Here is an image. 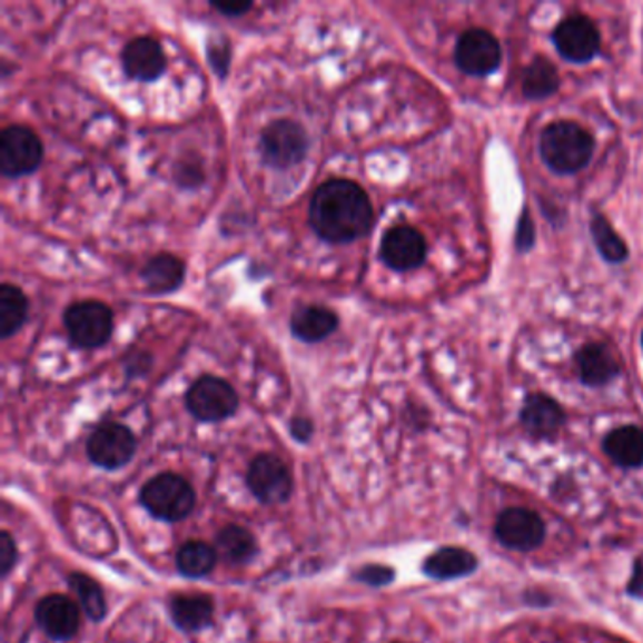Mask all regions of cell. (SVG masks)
I'll return each instance as SVG.
<instances>
[{"mask_svg": "<svg viewBox=\"0 0 643 643\" xmlns=\"http://www.w3.org/2000/svg\"><path fill=\"white\" fill-rule=\"evenodd\" d=\"M219 553L216 545L202 540H189L176 551V566L187 580H202L216 570Z\"/></svg>", "mask_w": 643, "mask_h": 643, "instance_id": "obj_24", "label": "cell"}, {"mask_svg": "<svg viewBox=\"0 0 643 643\" xmlns=\"http://www.w3.org/2000/svg\"><path fill=\"white\" fill-rule=\"evenodd\" d=\"M251 495L265 506H281L295 489L291 468L273 453H260L251 461L246 476Z\"/></svg>", "mask_w": 643, "mask_h": 643, "instance_id": "obj_8", "label": "cell"}, {"mask_svg": "<svg viewBox=\"0 0 643 643\" xmlns=\"http://www.w3.org/2000/svg\"><path fill=\"white\" fill-rule=\"evenodd\" d=\"M149 366H151V357L146 355V353L135 352L130 359L125 360V370H127L130 378L148 374Z\"/></svg>", "mask_w": 643, "mask_h": 643, "instance_id": "obj_35", "label": "cell"}, {"mask_svg": "<svg viewBox=\"0 0 643 643\" xmlns=\"http://www.w3.org/2000/svg\"><path fill=\"white\" fill-rule=\"evenodd\" d=\"M558 83H561V80H558L555 65L547 61L545 57H536L526 67L521 86H523V95H525L526 99L542 100L557 93Z\"/></svg>", "mask_w": 643, "mask_h": 643, "instance_id": "obj_27", "label": "cell"}, {"mask_svg": "<svg viewBox=\"0 0 643 643\" xmlns=\"http://www.w3.org/2000/svg\"><path fill=\"white\" fill-rule=\"evenodd\" d=\"M602 447L607 458L621 468L643 466V428L636 425H625L607 433Z\"/></svg>", "mask_w": 643, "mask_h": 643, "instance_id": "obj_23", "label": "cell"}, {"mask_svg": "<svg viewBox=\"0 0 643 643\" xmlns=\"http://www.w3.org/2000/svg\"><path fill=\"white\" fill-rule=\"evenodd\" d=\"M580 379L587 387H604L617 378L621 365L612 347L601 342L587 344L575 355Z\"/></svg>", "mask_w": 643, "mask_h": 643, "instance_id": "obj_18", "label": "cell"}, {"mask_svg": "<svg viewBox=\"0 0 643 643\" xmlns=\"http://www.w3.org/2000/svg\"><path fill=\"white\" fill-rule=\"evenodd\" d=\"M558 53L570 62H588L601 50V32L591 19L575 13L553 32Z\"/></svg>", "mask_w": 643, "mask_h": 643, "instance_id": "obj_14", "label": "cell"}, {"mask_svg": "<svg viewBox=\"0 0 643 643\" xmlns=\"http://www.w3.org/2000/svg\"><path fill=\"white\" fill-rule=\"evenodd\" d=\"M208 62L221 80L227 78L230 69V43L227 38H214L208 43Z\"/></svg>", "mask_w": 643, "mask_h": 643, "instance_id": "obj_31", "label": "cell"}, {"mask_svg": "<svg viewBox=\"0 0 643 643\" xmlns=\"http://www.w3.org/2000/svg\"><path fill=\"white\" fill-rule=\"evenodd\" d=\"M395 570L385 564H365L357 572H353L355 582L365 583L368 587H387L395 582Z\"/></svg>", "mask_w": 643, "mask_h": 643, "instance_id": "obj_30", "label": "cell"}, {"mask_svg": "<svg viewBox=\"0 0 643 643\" xmlns=\"http://www.w3.org/2000/svg\"><path fill=\"white\" fill-rule=\"evenodd\" d=\"M62 322L70 342L80 349H99L112 338V309L100 300L70 304L65 309Z\"/></svg>", "mask_w": 643, "mask_h": 643, "instance_id": "obj_4", "label": "cell"}, {"mask_svg": "<svg viewBox=\"0 0 643 643\" xmlns=\"http://www.w3.org/2000/svg\"><path fill=\"white\" fill-rule=\"evenodd\" d=\"M642 347H643V335H642Z\"/></svg>", "mask_w": 643, "mask_h": 643, "instance_id": "obj_38", "label": "cell"}, {"mask_svg": "<svg viewBox=\"0 0 643 643\" xmlns=\"http://www.w3.org/2000/svg\"><path fill=\"white\" fill-rule=\"evenodd\" d=\"M29 316V300L18 285L2 284L0 287V336L10 338L23 327Z\"/></svg>", "mask_w": 643, "mask_h": 643, "instance_id": "obj_26", "label": "cell"}, {"mask_svg": "<svg viewBox=\"0 0 643 643\" xmlns=\"http://www.w3.org/2000/svg\"><path fill=\"white\" fill-rule=\"evenodd\" d=\"M393 643H403V642H393Z\"/></svg>", "mask_w": 643, "mask_h": 643, "instance_id": "obj_39", "label": "cell"}, {"mask_svg": "<svg viewBox=\"0 0 643 643\" xmlns=\"http://www.w3.org/2000/svg\"><path fill=\"white\" fill-rule=\"evenodd\" d=\"M174 181L181 189H197L205 184V168L197 159H181L174 167Z\"/></svg>", "mask_w": 643, "mask_h": 643, "instance_id": "obj_29", "label": "cell"}, {"mask_svg": "<svg viewBox=\"0 0 643 643\" xmlns=\"http://www.w3.org/2000/svg\"><path fill=\"white\" fill-rule=\"evenodd\" d=\"M121 67L130 80L151 83L165 75L167 56L161 43L149 37H138L130 40L121 53Z\"/></svg>", "mask_w": 643, "mask_h": 643, "instance_id": "obj_15", "label": "cell"}, {"mask_svg": "<svg viewBox=\"0 0 643 643\" xmlns=\"http://www.w3.org/2000/svg\"><path fill=\"white\" fill-rule=\"evenodd\" d=\"M593 137L574 121L547 125L540 137V155L553 172H580L593 159Z\"/></svg>", "mask_w": 643, "mask_h": 643, "instance_id": "obj_2", "label": "cell"}, {"mask_svg": "<svg viewBox=\"0 0 643 643\" xmlns=\"http://www.w3.org/2000/svg\"><path fill=\"white\" fill-rule=\"evenodd\" d=\"M137 436L118 421H106L87 438V458L102 471H121L137 455Z\"/></svg>", "mask_w": 643, "mask_h": 643, "instance_id": "obj_7", "label": "cell"}, {"mask_svg": "<svg viewBox=\"0 0 643 643\" xmlns=\"http://www.w3.org/2000/svg\"><path fill=\"white\" fill-rule=\"evenodd\" d=\"M43 159V146L34 130L10 125L0 135V170L8 178L32 174Z\"/></svg>", "mask_w": 643, "mask_h": 643, "instance_id": "obj_9", "label": "cell"}, {"mask_svg": "<svg viewBox=\"0 0 643 643\" xmlns=\"http://www.w3.org/2000/svg\"><path fill=\"white\" fill-rule=\"evenodd\" d=\"M186 408L200 423H221L238 412L240 398L227 379L205 374L187 390Z\"/></svg>", "mask_w": 643, "mask_h": 643, "instance_id": "obj_5", "label": "cell"}, {"mask_svg": "<svg viewBox=\"0 0 643 643\" xmlns=\"http://www.w3.org/2000/svg\"><path fill=\"white\" fill-rule=\"evenodd\" d=\"M455 62L464 75L489 76L501 67V43L485 29H468L458 38Z\"/></svg>", "mask_w": 643, "mask_h": 643, "instance_id": "obj_11", "label": "cell"}, {"mask_svg": "<svg viewBox=\"0 0 643 643\" xmlns=\"http://www.w3.org/2000/svg\"><path fill=\"white\" fill-rule=\"evenodd\" d=\"M515 241H517L520 251H531L534 241H536V230H534V224H532L528 210L523 211V216H521Z\"/></svg>", "mask_w": 643, "mask_h": 643, "instance_id": "obj_33", "label": "cell"}, {"mask_svg": "<svg viewBox=\"0 0 643 643\" xmlns=\"http://www.w3.org/2000/svg\"><path fill=\"white\" fill-rule=\"evenodd\" d=\"M626 591L634 599L643 601V555L636 558L634 568H632L631 582L626 585Z\"/></svg>", "mask_w": 643, "mask_h": 643, "instance_id": "obj_37", "label": "cell"}, {"mask_svg": "<svg viewBox=\"0 0 643 643\" xmlns=\"http://www.w3.org/2000/svg\"><path fill=\"white\" fill-rule=\"evenodd\" d=\"M314 433H316V427H314V423L308 417L298 415V417H293L289 421V434L298 444H309L311 438H314Z\"/></svg>", "mask_w": 643, "mask_h": 643, "instance_id": "obj_34", "label": "cell"}, {"mask_svg": "<svg viewBox=\"0 0 643 643\" xmlns=\"http://www.w3.org/2000/svg\"><path fill=\"white\" fill-rule=\"evenodd\" d=\"M495 534L507 550L528 553L544 544L545 523L534 510L507 507L496 520Z\"/></svg>", "mask_w": 643, "mask_h": 643, "instance_id": "obj_10", "label": "cell"}, {"mask_svg": "<svg viewBox=\"0 0 643 643\" xmlns=\"http://www.w3.org/2000/svg\"><path fill=\"white\" fill-rule=\"evenodd\" d=\"M211 7L216 8L217 12L224 13L225 18H241L254 8L251 2H211Z\"/></svg>", "mask_w": 643, "mask_h": 643, "instance_id": "obj_36", "label": "cell"}, {"mask_svg": "<svg viewBox=\"0 0 643 643\" xmlns=\"http://www.w3.org/2000/svg\"><path fill=\"white\" fill-rule=\"evenodd\" d=\"M476 570V555L464 547H455V545L439 547V550L434 551L433 555H428L423 563L425 575H428L431 580H436V582H452V580L474 574Z\"/></svg>", "mask_w": 643, "mask_h": 643, "instance_id": "obj_19", "label": "cell"}, {"mask_svg": "<svg viewBox=\"0 0 643 643\" xmlns=\"http://www.w3.org/2000/svg\"><path fill=\"white\" fill-rule=\"evenodd\" d=\"M138 502L154 520L180 523L195 512L197 493L180 474L161 472L144 483Z\"/></svg>", "mask_w": 643, "mask_h": 643, "instance_id": "obj_3", "label": "cell"}, {"mask_svg": "<svg viewBox=\"0 0 643 643\" xmlns=\"http://www.w3.org/2000/svg\"><path fill=\"white\" fill-rule=\"evenodd\" d=\"M34 621L51 640L70 642L80 632L81 607L70 596L48 594L34 607Z\"/></svg>", "mask_w": 643, "mask_h": 643, "instance_id": "obj_13", "label": "cell"}, {"mask_svg": "<svg viewBox=\"0 0 643 643\" xmlns=\"http://www.w3.org/2000/svg\"><path fill=\"white\" fill-rule=\"evenodd\" d=\"M216 550L233 566H246L259 555V542L246 526L229 523L217 531Z\"/></svg>", "mask_w": 643, "mask_h": 643, "instance_id": "obj_20", "label": "cell"}, {"mask_svg": "<svg viewBox=\"0 0 643 643\" xmlns=\"http://www.w3.org/2000/svg\"><path fill=\"white\" fill-rule=\"evenodd\" d=\"M308 148V132L293 119H276L260 135L263 161L276 170L297 167L306 159Z\"/></svg>", "mask_w": 643, "mask_h": 643, "instance_id": "obj_6", "label": "cell"}, {"mask_svg": "<svg viewBox=\"0 0 643 643\" xmlns=\"http://www.w3.org/2000/svg\"><path fill=\"white\" fill-rule=\"evenodd\" d=\"M379 259L395 273H409L427 259V240L412 225H396L382 238Z\"/></svg>", "mask_w": 643, "mask_h": 643, "instance_id": "obj_12", "label": "cell"}, {"mask_svg": "<svg viewBox=\"0 0 643 643\" xmlns=\"http://www.w3.org/2000/svg\"><path fill=\"white\" fill-rule=\"evenodd\" d=\"M520 417L526 433L542 439L555 438L566 423L561 404L542 393L526 396Z\"/></svg>", "mask_w": 643, "mask_h": 643, "instance_id": "obj_16", "label": "cell"}, {"mask_svg": "<svg viewBox=\"0 0 643 643\" xmlns=\"http://www.w3.org/2000/svg\"><path fill=\"white\" fill-rule=\"evenodd\" d=\"M67 583L80 602L81 612L86 613L89 621L100 623L108 615L105 591L91 575L83 574V572H70L67 575Z\"/></svg>", "mask_w": 643, "mask_h": 643, "instance_id": "obj_25", "label": "cell"}, {"mask_svg": "<svg viewBox=\"0 0 643 643\" xmlns=\"http://www.w3.org/2000/svg\"><path fill=\"white\" fill-rule=\"evenodd\" d=\"M168 613L174 625L184 632H202L214 625L216 604L210 594L180 593L174 594L168 602Z\"/></svg>", "mask_w": 643, "mask_h": 643, "instance_id": "obj_17", "label": "cell"}, {"mask_svg": "<svg viewBox=\"0 0 643 643\" xmlns=\"http://www.w3.org/2000/svg\"><path fill=\"white\" fill-rule=\"evenodd\" d=\"M338 325L340 319L336 316V311L323 306H304L293 314L289 323L293 336L306 344H317L335 335Z\"/></svg>", "mask_w": 643, "mask_h": 643, "instance_id": "obj_21", "label": "cell"}, {"mask_svg": "<svg viewBox=\"0 0 643 643\" xmlns=\"http://www.w3.org/2000/svg\"><path fill=\"white\" fill-rule=\"evenodd\" d=\"M374 221L370 197L365 189L346 180L333 178L317 187L309 202V225L328 244H352L368 235Z\"/></svg>", "mask_w": 643, "mask_h": 643, "instance_id": "obj_1", "label": "cell"}, {"mask_svg": "<svg viewBox=\"0 0 643 643\" xmlns=\"http://www.w3.org/2000/svg\"><path fill=\"white\" fill-rule=\"evenodd\" d=\"M591 235H593L594 246L602 255V259L607 263H623L629 259V248L623 238L613 230L612 225L602 214H594L591 219Z\"/></svg>", "mask_w": 643, "mask_h": 643, "instance_id": "obj_28", "label": "cell"}, {"mask_svg": "<svg viewBox=\"0 0 643 643\" xmlns=\"http://www.w3.org/2000/svg\"><path fill=\"white\" fill-rule=\"evenodd\" d=\"M19 551L16 540L8 531L0 532V577L7 580L18 566Z\"/></svg>", "mask_w": 643, "mask_h": 643, "instance_id": "obj_32", "label": "cell"}, {"mask_svg": "<svg viewBox=\"0 0 643 643\" xmlns=\"http://www.w3.org/2000/svg\"><path fill=\"white\" fill-rule=\"evenodd\" d=\"M142 279L151 295H170L186 281V265L172 254L155 255L144 266Z\"/></svg>", "mask_w": 643, "mask_h": 643, "instance_id": "obj_22", "label": "cell"}]
</instances>
